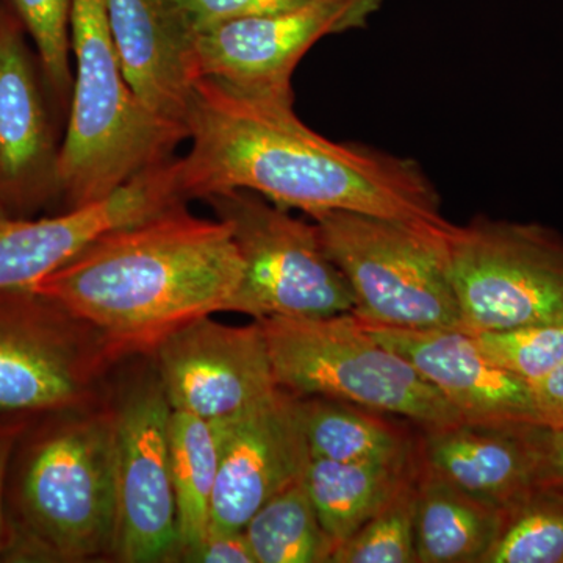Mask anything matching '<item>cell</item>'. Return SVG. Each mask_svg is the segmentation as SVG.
I'll return each mask as SVG.
<instances>
[{
	"instance_id": "2",
	"label": "cell",
	"mask_w": 563,
	"mask_h": 563,
	"mask_svg": "<svg viewBox=\"0 0 563 563\" xmlns=\"http://www.w3.org/2000/svg\"><path fill=\"white\" fill-rule=\"evenodd\" d=\"M243 269L228 224L180 203L103 233L32 288L90 322L122 361L151 355L188 322L231 312Z\"/></svg>"
},
{
	"instance_id": "20",
	"label": "cell",
	"mask_w": 563,
	"mask_h": 563,
	"mask_svg": "<svg viewBox=\"0 0 563 563\" xmlns=\"http://www.w3.org/2000/svg\"><path fill=\"white\" fill-rule=\"evenodd\" d=\"M299 412L310 455L344 463H401L418 451V435L385 413L355 404L307 396Z\"/></svg>"
},
{
	"instance_id": "23",
	"label": "cell",
	"mask_w": 563,
	"mask_h": 563,
	"mask_svg": "<svg viewBox=\"0 0 563 563\" xmlns=\"http://www.w3.org/2000/svg\"><path fill=\"white\" fill-rule=\"evenodd\" d=\"M243 531L257 563H331L335 551L303 479L263 504Z\"/></svg>"
},
{
	"instance_id": "4",
	"label": "cell",
	"mask_w": 563,
	"mask_h": 563,
	"mask_svg": "<svg viewBox=\"0 0 563 563\" xmlns=\"http://www.w3.org/2000/svg\"><path fill=\"white\" fill-rule=\"evenodd\" d=\"M73 101L58 147L55 191L66 210L109 198L173 158L187 133L152 114L114 54L106 0H73Z\"/></svg>"
},
{
	"instance_id": "30",
	"label": "cell",
	"mask_w": 563,
	"mask_h": 563,
	"mask_svg": "<svg viewBox=\"0 0 563 563\" xmlns=\"http://www.w3.org/2000/svg\"><path fill=\"white\" fill-rule=\"evenodd\" d=\"M0 418V562L9 547V517H7V479L14 448L31 417L2 413Z\"/></svg>"
},
{
	"instance_id": "19",
	"label": "cell",
	"mask_w": 563,
	"mask_h": 563,
	"mask_svg": "<svg viewBox=\"0 0 563 563\" xmlns=\"http://www.w3.org/2000/svg\"><path fill=\"white\" fill-rule=\"evenodd\" d=\"M504 520L506 510L444 483L420 463L415 514L417 563H484Z\"/></svg>"
},
{
	"instance_id": "18",
	"label": "cell",
	"mask_w": 563,
	"mask_h": 563,
	"mask_svg": "<svg viewBox=\"0 0 563 563\" xmlns=\"http://www.w3.org/2000/svg\"><path fill=\"white\" fill-rule=\"evenodd\" d=\"M533 426L459 422L418 435V459L444 483L507 510L536 487Z\"/></svg>"
},
{
	"instance_id": "24",
	"label": "cell",
	"mask_w": 563,
	"mask_h": 563,
	"mask_svg": "<svg viewBox=\"0 0 563 563\" xmlns=\"http://www.w3.org/2000/svg\"><path fill=\"white\" fill-rule=\"evenodd\" d=\"M484 563H563V492L533 487L507 509Z\"/></svg>"
},
{
	"instance_id": "28",
	"label": "cell",
	"mask_w": 563,
	"mask_h": 563,
	"mask_svg": "<svg viewBox=\"0 0 563 563\" xmlns=\"http://www.w3.org/2000/svg\"><path fill=\"white\" fill-rule=\"evenodd\" d=\"M191 32L240 18L261 16L306 5L312 0H166Z\"/></svg>"
},
{
	"instance_id": "11",
	"label": "cell",
	"mask_w": 563,
	"mask_h": 563,
	"mask_svg": "<svg viewBox=\"0 0 563 563\" xmlns=\"http://www.w3.org/2000/svg\"><path fill=\"white\" fill-rule=\"evenodd\" d=\"M383 0H312L296 9L240 18L192 32L196 77L233 90L292 103L296 66L318 41L365 27Z\"/></svg>"
},
{
	"instance_id": "10",
	"label": "cell",
	"mask_w": 563,
	"mask_h": 563,
	"mask_svg": "<svg viewBox=\"0 0 563 563\" xmlns=\"http://www.w3.org/2000/svg\"><path fill=\"white\" fill-rule=\"evenodd\" d=\"M117 462L118 539L125 563L174 562L179 547L166 399L154 362L111 404Z\"/></svg>"
},
{
	"instance_id": "22",
	"label": "cell",
	"mask_w": 563,
	"mask_h": 563,
	"mask_svg": "<svg viewBox=\"0 0 563 563\" xmlns=\"http://www.w3.org/2000/svg\"><path fill=\"white\" fill-rule=\"evenodd\" d=\"M169 443L179 533L176 562H184L210 531L211 499L220 468V428L217 421L173 410Z\"/></svg>"
},
{
	"instance_id": "9",
	"label": "cell",
	"mask_w": 563,
	"mask_h": 563,
	"mask_svg": "<svg viewBox=\"0 0 563 563\" xmlns=\"http://www.w3.org/2000/svg\"><path fill=\"white\" fill-rule=\"evenodd\" d=\"M120 361L98 329L49 296L32 287L0 290V413L87 406Z\"/></svg>"
},
{
	"instance_id": "32",
	"label": "cell",
	"mask_w": 563,
	"mask_h": 563,
	"mask_svg": "<svg viewBox=\"0 0 563 563\" xmlns=\"http://www.w3.org/2000/svg\"><path fill=\"white\" fill-rule=\"evenodd\" d=\"M537 426L563 429V363L531 385Z\"/></svg>"
},
{
	"instance_id": "8",
	"label": "cell",
	"mask_w": 563,
	"mask_h": 563,
	"mask_svg": "<svg viewBox=\"0 0 563 563\" xmlns=\"http://www.w3.org/2000/svg\"><path fill=\"white\" fill-rule=\"evenodd\" d=\"M451 277L470 333L563 322V235L539 222L451 225Z\"/></svg>"
},
{
	"instance_id": "29",
	"label": "cell",
	"mask_w": 563,
	"mask_h": 563,
	"mask_svg": "<svg viewBox=\"0 0 563 563\" xmlns=\"http://www.w3.org/2000/svg\"><path fill=\"white\" fill-rule=\"evenodd\" d=\"M184 562L257 563L244 531H209L203 542Z\"/></svg>"
},
{
	"instance_id": "1",
	"label": "cell",
	"mask_w": 563,
	"mask_h": 563,
	"mask_svg": "<svg viewBox=\"0 0 563 563\" xmlns=\"http://www.w3.org/2000/svg\"><path fill=\"white\" fill-rule=\"evenodd\" d=\"M190 151L177 158L185 199L257 192L312 217L344 210L446 229L439 191L412 158L336 143L303 124L292 103L265 101L209 77L196 80Z\"/></svg>"
},
{
	"instance_id": "26",
	"label": "cell",
	"mask_w": 563,
	"mask_h": 563,
	"mask_svg": "<svg viewBox=\"0 0 563 563\" xmlns=\"http://www.w3.org/2000/svg\"><path fill=\"white\" fill-rule=\"evenodd\" d=\"M488 361L529 385L563 363V322L472 333Z\"/></svg>"
},
{
	"instance_id": "6",
	"label": "cell",
	"mask_w": 563,
	"mask_h": 563,
	"mask_svg": "<svg viewBox=\"0 0 563 563\" xmlns=\"http://www.w3.org/2000/svg\"><path fill=\"white\" fill-rule=\"evenodd\" d=\"M346 277L358 320L406 329H461L446 236L440 229L355 211L312 214Z\"/></svg>"
},
{
	"instance_id": "15",
	"label": "cell",
	"mask_w": 563,
	"mask_h": 563,
	"mask_svg": "<svg viewBox=\"0 0 563 563\" xmlns=\"http://www.w3.org/2000/svg\"><path fill=\"white\" fill-rule=\"evenodd\" d=\"M358 320V318H357ZM377 342L406 358L472 424H536L531 385L485 357L463 329H406L363 321Z\"/></svg>"
},
{
	"instance_id": "33",
	"label": "cell",
	"mask_w": 563,
	"mask_h": 563,
	"mask_svg": "<svg viewBox=\"0 0 563 563\" xmlns=\"http://www.w3.org/2000/svg\"><path fill=\"white\" fill-rule=\"evenodd\" d=\"M0 20H2V14H0Z\"/></svg>"
},
{
	"instance_id": "17",
	"label": "cell",
	"mask_w": 563,
	"mask_h": 563,
	"mask_svg": "<svg viewBox=\"0 0 563 563\" xmlns=\"http://www.w3.org/2000/svg\"><path fill=\"white\" fill-rule=\"evenodd\" d=\"M114 54L140 102L187 133L192 32L166 0H106Z\"/></svg>"
},
{
	"instance_id": "3",
	"label": "cell",
	"mask_w": 563,
	"mask_h": 563,
	"mask_svg": "<svg viewBox=\"0 0 563 563\" xmlns=\"http://www.w3.org/2000/svg\"><path fill=\"white\" fill-rule=\"evenodd\" d=\"M3 562H87L114 555L118 539L113 407L35 415L7 479Z\"/></svg>"
},
{
	"instance_id": "25",
	"label": "cell",
	"mask_w": 563,
	"mask_h": 563,
	"mask_svg": "<svg viewBox=\"0 0 563 563\" xmlns=\"http://www.w3.org/2000/svg\"><path fill=\"white\" fill-rule=\"evenodd\" d=\"M420 461L372 520L335 548L331 563H417V514Z\"/></svg>"
},
{
	"instance_id": "31",
	"label": "cell",
	"mask_w": 563,
	"mask_h": 563,
	"mask_svg": "<svg viewBox=\"0 0 563 563\" xmlns=\"http://www.w3.org/2000/svg\"><path fill=\"white\" fill-rule=\"evenodd\" d=\"M537 446L536 487L563 492V429L533 426Z\"/></svg>"
},
{
	"instance_id": "21",
	"label": "cell",
	"mask_w": 563,
	"mask_h": 563,
	"mask_svg": "<svg viewBox=\"0 0 563 563\" xmlns=\"http://www.w3.org/2000/svg\"><path fill=\"white\" fill-rule=\"evenodd\" d=\"M418 463V451L401 463H344L310 459L303 485L322 529L335 544L354 536L383 509Z\"/></svg>"
},
{
	"instance_id": "16",
	"label": "cell",
	"mask_w": 563,
	"mask_h": 563,
	"mask_svg": "<svg viewBox=\"0 0 563 563\" xmlns=\"http://www.w3.org/2000/svg\"><path fill=\"white\" fill-rule=\"evenodd\" d=\"M49 114L20 24L0 20V211L32 217L57 198Z\"/></svg>"
},
{
	"instance_id": "12",
	"label": "cell",
	"mask_w": 563,
	"mask_h": 563,
	"mask_svg": "<svg viewBox=\"0 0 563 563\" xmlns=\"http://www.w3.org/2000/svg\"><path fill=\"white\" fill-rule=\"evenodd\" d=\"M174 412L228 420L279 388L261 322L231 325L213 314L177 329L150 355Z\"/></svg>"
},
{
	"instance_id": "14",
	"label": "cell",
	"mask_w": 563,
	"mask_h": 563,
	"mask_svg": "<svg viewBox=\"0 0 563 563\" xmlns=\"http://www.w3.org/2000/svg\"><path fill=\"white\" fill-rule=\"evenodd\" d=\"M217 422L220 468L210 531H243L263 504L303 479L312 455L299 398L277 388L246 412Z\"/></svg>"
},
{
	"instance_id": "7",
	"label": "cell",
	"mask_w": 563,
	"mask_h": 563,
	"mask_svg": "<svg viewBox=\"0 0 563 563\" xmlns=\"http://www.w3.org/2000/svg\"><path fill=\"white\" fill-rule=\"evenodd\" d=\"M231 229L243 258V279L231 312L252 320L314 318L352 312L354 295L313 222L247 190L203 198Z\"/></svg>"
},
{
	"instance_id": "5",
	"label": "cell",
	"mask_w": 563,
	"mask_h": 563,
	"mask_svg": "<svg viewBox=\"0 0 563 563\" xmlns=\"http://www.w3.org/2000/svg\"><path fill=\"white\" fill-rule=\"evenodd\" d=\"M282 390L321 396L413 422L420 431L462 417L406 358L363 328L354 313L258 320Z\"/></svg>"
},
{
	"instance_id": "13",
	"label": "cell",
	"mask_w": 563,
	"mask_h": 563,
	"mask_svg": "<svg viewBox=\"0 0 563 563\" xmlns=\"http://www.w3.org/2000/svg\"><path fill=\"white\" fill-rule=\"evenodd\" d=\"M187 203L181 195L177 158L90 206L55 217H10L0 211V290L32 287L57 272L103 233L147 220Z\"/></svg>"
},
{
	"instance_id": "27",
	"label": "cell",
	"mask_w": 563,
	"mask_h": 563,
	"mask_svg": "<svg viewBox=\"0 0 563 563\" xmlns=\"http://www.w3.org/2000/svg\"><path fill=\"white\" fill-rule=\"evenodd\" d=\"M22 27L35 43L41 70L52 92L65 101L73 91L70 10L73 0H10Z\"/></svg>"
}]
</instances>
